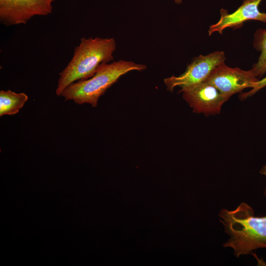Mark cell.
I'll list each match as a JSON object with an SVG mask.
<instances>
[{"label":"cell","instance_id":"8fae6325","mask_svg":"<svg viewBox=\"0 0 266 266\" xmlns=\"http://www.w3.org/2000/svg\"><path fill=\"white\" fill-rule=\"evenodd\" d=\"M266 86V76L261 79H259L257 81L254 82L251 88V90L248 92L240 94L239 96V98L241 100H244L248 97L252 96Z\"/></svg>","mask_w":266,"mask_h":266},{"label":"cell","instance_id":"ba28073f","mask_svg":"<svg viewBox=\"0 0 266 266\" xmlns=\"http://www.w3.org/2000/svg\"><path fill=\"white\" fill-rule=\"evenodd\" d=\"M262 0H243L242 4L232 13L227 10L221 9L220 19L209 27L208 35L210 36L216 32L222 34L227 28H239L248 20H258L266 23V13L260 12L258 8Z\"/></svg>","mask_w":266,"mask_h":266},{"label":"cell","instance_id":"8992f818","mask_svg":"<svg viewBox=\"0 0 266 266\" xmlns=\"http://www.w3.org/2000/svg\"><path fill=\"white\" fill-rule=\"evenodd\" d=\"M184 100L194 112L208 116L219 114L223 104L229 98L213 84L204 81L180 91Z\"/></svg>","mask_w":266,"mask_h":266},{"label":"cell","instance_id":"52a82bcc","mask_svg":"<svg viewBox=\"0 0 266 266\" xmlns=\"http://www.w3.org/2000/svg\"><path fill=\"white\" fill-rule=\"evenodd\" d=\"M258 80L252 69L244 70L237 67H231L223 63L212 71L205 81L230 98L245 88H251L252 84Z\"/></svg>","mask_w":266,"mask_h":266},{"label":"cell","instance_id":"7c38bea8","mask_svg":"<svg viewBox=\"0 0 266 266\" xmlns=\"http://www.w3.org/2000/svg\"><path fill=\"white\" fill-rule=\"evenodd\" d=\"M260 172L261 174L264 175L266 176V163L264 166H263ZM264 195L266 196V188L265 190Z\"/></svg>","mask_w":266,"mask_h":266},{"label":"cell","instance_id":"5b68a950","mask_svg":"<svg viewBox=\"0 0 266 266\" xmlns=\"http://www.w3.org/2000/svg\"><path fill=\"white\" fill-rule=\"evenodd\" d=\"M51 0H0V22L11 26L26 24L36 16H46L52 12Z\"/></svg>","mask_w":266,"mask_h":266},{"label":"cell","instance_id":"6da1fadb","mask_svg":"<svg viewBox=\"0 0 266 266\" xmlns=\"http://www.w3.org/2000/svg\"><path fill=\"white\" fill-rule=\"evenodd\" d=\"M219 216L230 236L223 246L232 248L235 257L266 248V216H255L253 209L244 202L233 210L221 209Z\"/></svg>","mask_w":266,"mask_h":266},{"label":"cell","instance_id":"4fadbf2b","mask_svg":"<svg viewBox=\"0 0 266 266\" xmlns=\"http://www.w3.org/2000/svg\"><path fill=\"white\" fill-rule=\"evenodd\" d=\"M175 2L176 3H180L182 2V0H175Z\"/></svg>","mask_w":266,"mask_h":266},{"label":"cell","instance_id":"9c48e42d","mask_svg":"<svg viewBox=\"0 0 266 266\" xmlns=\"http://www.w3.org/2000/svg\"><path fill=\"white\" fill-rule=\"evenodd\" d=\"M28 100L24 93H16L10 90L0 91V116L17 113Z\"/></svg>","mask_w":266,"mask_h":266},{"label":"cell","instance_id":"5bb4252c","mask_svg":"<svg viewBox=\"0 0 266 266\" xmlns=\"http://www.w3.org/2000/svg\"><path fill=\"white\" fill-rule=\"evenodd\" d=\"M51 0L53 2V1H54V0Z\"/></svg>","mask_w":266,"mask_h":266},{"label":"cell","instance_id":"30bf717a","mask_svg":"<svg viewBox=\"0 0 266 266\" xmlns=\"http://www.w3.org/2000/svg\"><path fill=\"white\" fill-rule=\"evenodd\" d=\"M253 45L260 52L257 62L252 70L258 78L261 77L266 72V29H258L254 34Z\"/></svg>","mask_w":266,"mask_h":266},{"label":"cell","instance_id":"7a4b0ae2","mask_svg":"<svg viewBox=\"0 0 266 266\" xmlns=\"http://www.w3.org/2000/svg\"><path fill=\"white\" fill-rule=\"evenodd\" d=\"M116 47L113 38H81L71 60L59 74L56 95H61L65 89L73 82L93 77L100 66L113 60Z\"/></svg>","mask_w":266,"mask_h":266},{"label":"cell","instance_id":"3957f363","mask_svg":"<svg viewBox=\"0 0 266 266\" xmlns=\"http://www.w3.org/2000/svg\"><path fill=\"white\" fill-rule=\"evenodd\" d=\"M146 68L145 65L124 60L104 64L93 77L70 84L61 96L78 104L88 103L96 107L99 98L121 76L132 70L142 71Z\"/></svg>","mask_w":266,"mask_h":266},{"label":"cell","instance_id":"277c9868","mask_svg":"<svg viewBox=\"0 0 266 266\" xmlns=\"http://www.w3.org/2000/svg\"><path fill=\"white\" fill-rule=\"evenodd\" d=\"M226 59L225 53L220 51L195 57L182 74L164 79L167 90L172 92L174 88L180 87L182 91L205 81L212 71L225 63Z\"/></svg>","mask_w":266,"mask_h":266}]
</instances>
